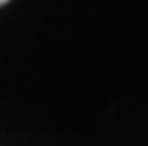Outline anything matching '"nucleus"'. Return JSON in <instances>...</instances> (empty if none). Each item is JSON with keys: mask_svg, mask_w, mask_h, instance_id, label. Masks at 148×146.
<instances>
[{"mask_svg": "<svg viewBox=\"0 0 148 146\" xmlns=\"http://www.w3.org/2000/svg\"><path fill=\"white\" fill-rule=\"evenodd\" d=\"M5 2H9V0H0V7H2V5H5Z\"/></svg>", "mask_w": 148, "mask_h": 146, "instance_id": "1", "label": "nucleus"}]
</instances>
